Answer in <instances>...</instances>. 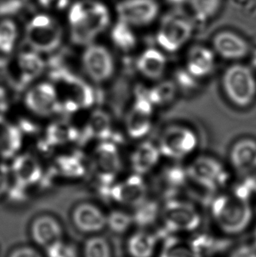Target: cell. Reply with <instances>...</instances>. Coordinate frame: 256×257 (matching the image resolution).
<instances>
[{"instance_id": "7bdbcfd3", "label": "cell", "mask_w": 256, "mask_h": 257, "mask_svg": "<svg viewBox=\"0 0 256 257\" xmlns=\"http://www.w3.org/2000/svg\"><path fill=\"white\" fill-rule=\"evenodd\" d=\"M86 6L81 3H75L69 11V20L71 26L78 24L84 18Z\"/></svg>"}, {"instance_id": "9a60e30c", "label": "cell", "mask_w": 256, "mask_h": 257, "mask_svg": "<svg viewBox=\"0 0 256 257\" xmlns=\"http://www.w3.org/2000/svg\"><path fill=\"white\" fill-rule=\"evenodd\" d=\"M212 49L218 57L225 60L241 62L250 54V47L246 39L234 32L221 31L212 41Z\"/></svg>"}, {"instance_id": "4fadbf2b", "label": "cell", "mask_w": 256, "mask_h": 257, "mask_svg": "<svg viewBox=\"0 0 256 257\" xmlns=\"http://www.w3.org/2000/svg\"><path fill=\"white\" fill-rule=\"evenodd\" d=\"M27 108L36 115L46 117L60 109L58 94L54 84L43 82L32 87L25 96Z\"/></svg>"}, {"instance_id": "603a6c76", "label": "cell", "mask_w": 256, "mask_h": 257, "mask_svg": "<svg viewBox=\"0 0 256 257\" xmlns=\"http://www.w3.org/2000/svg\"><path fill=\"white\" fill-rule=\"evenodd\" d=\"M161 157L162 154L157 145L150 142H142L132 154V169L135 174L145 175L156 167Z\"/></svg>"}, {"instance_id": "d590c367", "label": "cell", "mask_w": 256, "mask_h": 257, "mask_svg": "<svg viewBox=\"0 0 256 257\" xmlns=\"http://www.w3.org/2000/svg\"><path fill=\"white\" fill-rule=\"evenodd\" d=\"M222 0H190V6L197 19L205 21L214 17L220 9Z\"/></svg>"}, {"instance_id": "e0dca14e", "label": "cell", "mask_w": 256, "mask_h": 257, "mask_svg": "<svg viewBox=\"0 0 256 257\" xmlns=\"http://www.w3.org/2000/svg\"><path fill=\"white\" fill-rule=\"evenodd\" d=\"M216 64V54L212 48L197 45L188 51L183 66L195 78L203 81L213 74Z\"/></svg>"}, {"instance_id": "7a4b0ae2", "label": "cell", "mask_w": 256, "mask_h": 257, "mask_svg": "<svg viewBox=\"0 0 256 257\" xmlns=\"http://www.w3.org/2000/svg\"><path fill=\"white\" fill-rule=\"evenodd\" d=\"M210 211L219 227L228 235L243 232L252 218V211L248 201L232 193L220 194L210 199Z\"/></svg>"}, {"instance_id": "7c38bea8", "label": "cell", "mask_w": 256, "mask_h": 257, "mask_svg": "<svg viewBox=\"0 0 256 257\" xmlns=\"http://www.w3.org/2000/svg\"><path fill=\"white\" fill-rule=\"evenodd\" d=\"M120 21L134 26L151 24L159 15L156 0H123L117 6Z\"/></svg>"}, {"instance_id": "836d02e7", "label": "cell", "mask_w": 256, "mask_h": 257, "mask_svg": "<svg viewBox=\"0 0 256 257\" xmlns=\"http://www.w3.org/2000/svg\"><path fill=\"white\" fill-rule=\"evenodd\" d=\"M163 173V179L165 184L169 187V193L171 194L168 198L173 197L176 190L184 187L185 184L189 181L186 166L183 167L180 164H172L167 168Z\"/></svg>"}, {"instance_id": "e575fe53", "label": "cell", "mask_w": 256, "mask_h": 257, "mask_svg": "<svg viewBox=\"0 0 256 257\" xmlns=\"http://www.w3.org/2000/svg\"><path fill=\"white\" fill-rule=\"evenodd\" d=\"M137 209L133 217V223L141 227L153 224L159 213V207L154 201L145 200L136 206Z\"/></svg>"}, {"instance_id": "7dc6e473", "label": "cell", "mask_w": 256, "mask_h": 257, "mask_svg": "<svg viewBox=\"0 0 256 257\" xmlns=\"http://www.w3.org/2000/svg\"><path fill=\"white\" fill-rule=\"evenodd\" d=\"M41 6L45 8L55 7L56 9H63L69 4V0H39Z\"/></svg>"}, {"instance_id": "d6986e66", "label": "cell", "mask_w": 256, "mask_h": 257, "mask_svg": "<svg viewBox=\"0 0 256 257\" xmlns=\"http://www.w3.org/2000/svg\"><path fill=\"white\" fill-rule=\"evenodd\" d=\"M63 228L60 223L51 216H42L33 221L31 235L36 244L48 248L63 241Z\"/></svg>"}, {"instance_id": "f546056e", "label": "cell", "mask_w": 256, "mask_h": 257, "mask_svg": "<svg viewBox=\"0 0 256 257\" xmlns=\"http://www.w3.org/2000/svg\"><path fill=\"white\" fill-rule=\"evenodd\" d=\"M111 39L114 45L124 52H129L136 45V37L129 25L120 21L113 27Z\"/></svg>"}, {"instance_id": "b9f144b4", "label": "cell", "mask_w": 256, "mask_h": 257, "mask_svg": "<svg viewBox=\"0 0 256 257\" xmlns=\"http://www.w3.org/2000/svg\"><path fill=\"white\" fill-rule=\"evenodd\" d=\"M25 0H6L0 4V15H15L22 10Z\"/></svg>"}, {"instance_id": "f35d334b", "label": "cell", "mask_w": 256, "mask_h": 257, "mask_svg": "<svg viewBox=\"0 0 256 257\" xmlns=\"http://www.w3.org/2000/svg\"><path fill=\"white\" fill-rule=\"evenodd\" d=\"M84 257H111V247L102 237L95 236L86 241Z\"/></svg>"}, {"instance_id": "f1b7e54d", "label": "cell", "mask_w": 256, "mask_h": 257, "mask_svg": "<svg viewBox=\"0 0 256 257\" xmlns=\"http://www.w3.org/2000/svg\"><path fill=\"white\" fill-rule=\"evenodd\" d=\"M78 132L72 124L66 121H57L48 126L47 142L51 146H58L75 140Z\"/></svg>"}, {"instance_id": "681fc988", "label": "cell", "mask_w": 256, "mask_h": 257, "mask_svg": "<svg viewBox=\"0 0 256 257\" xmlns=\"http://www.w3.org/2000/svg\"><path fill=\"white\" fill-rule=\"evenodd\" d=\"M249 59H250L249 66H250L252 69L256 72V48L255 49L250 51V54H249Z\"/></svg>"}, {"instance_id": "d4e9b609", "label": "cell", "mask_w": 256, "mask_h": 257, "mask_svg": "<svg viewBox=\"0 0 256 257\" xmlns=\"http://www.w3.org/2000/svg\"><path fill=\"white\" fill-rule=\"evenodd\" d=\"M21 130L0 115V157H15L22 146Z\"/></svg>"}, {"instance_id": "1f68e13d", "label": "cell", "mask_w": 256, "mask_h": 257, "mask_svg": "<svg viewBox=\"0 0 256 257\" xmlns=\"http://www.w3.org/2000/svg\"><path fill=\"white\" fill-rule=\"evenodd\" d=\"M57 171L68 178H80L85 173V166L79 157L74 154L60 156L56 161Z\"/></svg>"}, {"instance_id": "9c48e42d", "label": "cell", "mask_w": 256, "mask_h": 257, "mask_svg": "<svg viewBox=\"0 0 256 257\" xmlns=\"http://www.w3.org/2000/svg\"><path fill=\"white\" fill-rule=\"evenodd\" d=\"M165 229L167 233L191 232L199 227L201 217L195 207L175 196L167 199L163 208Z\"/></svg>"}, {"instance_id": "ba28073f", "label": "cell", "mask_w": 256, "mask_h": 257, "mask_svg": "<svg viewBox=\"0 0 256 257\" xmlns=\"http://www.w3.org/2000/svg\"><path fill=\"white\" fill-rule=\"evenodd\" d=\"M193 27L186 18L177 15L164 17L156 34V42L164 52L174 54L182 49L192 38Z\"/></svg>"}, {"instance_id": "ab89813d", "label": "cell", "mask_w": 256, "mask_h": 257, "mask_svg": "<svg viewBox=\"0 0 256 257\" xmlns=\"http://www.w3.org/2000/svg\"><path fill=\"white\" fill-rule=\"evenodd\" d=\"M133 218L123 211H116L107 216V226L116 233H123L132 226Z\"/></svg>"}, {"instance_id": "bcb514c9", "label": "cell", "mask_w": 256, "mask_h": 257, "mask_svg": "<svg viewBox=\"0 0 256 257\" xmlns=\"http://www.w3.org/2000/svg\"><path fill=\"white\" fill-rule=\"evenodd\" d=\"M9 257H42L36 250L30 247H21L11 253Z\"/></svg>"}, {"instance_id": "30bf717a", "label": "cell", "mask_w": 256, "mask_h": 257, "mask_svg": "<svg viewBox=\"0 0 256 257\" xmlns=\"http://www.w3.org/2000/svg\"><path fill=\"white\" fill-rule=\"evenodd\" d=\"M154 108L146 92L138 94L126 117V130L131 138L140 139L149 134L153 125Z\"/></svg>"}, {"instance_id": "3957f363", "label": "cell", "mask_w": 256, "mask_h": 257, "mask_svg": "<svg viewBox=\"0 0 256 257\" xmlns=\"http://www.w3.org/2000/svg\"><path fill=\"white\" fill-rule=\"evenodd\" d=\"M162 157L181 162L195 154L199 146L198 133L183 123H172L164 128L157 144Z\"/></svg>"}, {"instance_id": "2e32d148", "label": "cell", "mask_w": 256, "mask_h": 257, "mask_svg": "<svg viewBox=\"0 0 256 257\" xmlns=\"http://www.w3.org/2000/svg\"><path fill=\"white\" fill-rule=\"evenodd\" d=\"M228 162L231 170L243 176L256 172V140L253 138L237 139L228 152Z\"/></svg>"}, {"instance_id": "cb8c5ba5", "label": "cell", "mask_w": 256, "mask_h": 257, "mask_svg": "<svg viewBox=\"0 0 256 257\" xmlns=\"http://www.w3.org/2000/svg\"><path fill=\"white\" fill-rule=\"evenodd\" d=\"M231 241L219 238L210 234H198L192 237L189 247L194 257H212L225 251Z\"/></svg>"}, {"instance_id": "6da1fadb", "label": "cell", "mask_w": 256, "mask_h": 257, "mask_svg": "<svg viewBox=\"0 0 256 257\" xmlns=\"http://www.w3.org/2000/svg\"><path fill=\"white\" fill-rule=\"evenodd\" d=\"M221 88L233 106L249 108L256 100V72L249 65L232 63L222 72Z\"/></svg>"}, {"instance_id": "5b68a950", "label": "cell", "mask_w": 256, "mask_h": 257, "mask_svg": "<svg viewBox=\"0 0 256 257\" xmlns=\"http://www.w3.org/2000/svg\"><path fill=\"white\" fill-rule=\"evenodd\" d=\"M54 81L60 108L63 107V109L70 112L85 109L93 105V90L82 80L69 73H59Z\"/></svg>"}, {"instance_id": "60d3db41", "label": "cell", "mask_w": 256, "mask_h": 257, "mask_svg": "<svg viewBox=\"0 0 256 257\" xmlns=\"http://www.w3.org/2000/svg\"><path fill=\"white\" fill-rule=\"evenodd\" d=\"M46 257H74L73 250L63 241L46 248Z\"/></svg>"}, {"instance_id": "83f0119b", "label": "cell", "mask_w": 256, "mask_h": 257, "mask_svg": "<svg viewBox=\"0 0 256 257\" xmlns=\"http://www.w3.org/2000/svg\"><path fill=\"white\" fill-rule=\"evenodd\" d=\"M157 241V235L144 231L136 232L128 241V251L132 257H152Z\"/></svg>"}, {"instance_id": "8d00e7d4", "label": "cell", "mask_w": 256, "mask_h": 257, "mask_svg": "<svg viewBox=\"0 0 256 257\" xmlns=\"http://www.w3.org/2000/svg\"><path fill=\"white\" fill-rule=\"evenodd\" d=\"M18 36L16 24L12 20H3L0 22V52L9 54L15 47Z\"/></svg>"}, {"instance_id": "ee69618b", "label": "cell", "mask_w": 256, "mask_h": 257, "mask_svg": "<svg viewBox=\"0 0 256 257\" xmlns=\"http://www.w3.org/2000/svg\"><path fill=\"white\" fill-rule=\"evenodd\" d=\"M229 257H256V247L254 244H242L234 249Z\"/></svg>"}, {"instance_id": "c3c4849f", "label": "cell", "mask_w": 256, "mask_h": 257, "mask_svg": "<svg viewBox=\"0 0 256 257\" xmlns=\"http://www.w3.org/2000/svg\"><path fill=\"white\" fill-rule=\"evenodd\" d=\"M7 106V96H6L4 90L0 88V115H1V113L6 111Z\"/></svg>"}, {"instance_id": "484cf974", "label": "cell", "mask_w": 256, "mask_h": 257, "mask_svg": "<svg viewBox=\"0 0 256 257\" xmlns=\"http://www.w3.org/2000/svg\"><path fill=\"white\" fill-rule=\"evenodd\" d=\"M146 92L154 107H165L175 100L179 91L172 79H162Z\"/></svg>"}, {"instance_id": "f6af8a7d", "label": "cell", "mask_w": 256, "mask_h": 257, "mask_svg": "<svg viewBox=\"0 0 256 257\" xmlns=\"http://www.w3.org/2000/svg\"><path fill=\"white\" fill-rule=\"evenodd\" d=\"M9 188V169L6 165L0 163V196Z\"/></svg>"}, {"instance_id": "d6a6232c", "label": "cell", "mask_w": 256, "mask_h": 257, "mask_svg": "<svg viewBox=\"0 0 256 257\" xmlns=\"http://www.w3.org/2000/svg\"><path fill=\"white\" fill-rule=\"evenodd\" d=\"M172 81L177 87L179 93L192 94L199 90L202 81L195 78L186 70L184 66H180L174 70Z\"/></svg>"}, {"instance_id": "74e56055", "label": "cell", "mask_w": 256, "mask_h": 257, "mask_svg": "<svg viewBox=\"0 0 256 257\" xmlns=\"http://www.w3.org/2000/svg\"><path fill=\"white\" fill-rule=\"evenodd\" d=\"M160 257H194L189 246L184 245L179 238L168 235L164 238Z\"/></svg>"}, {"instance_id": "ac0fdd59", "label": "cell", "mask_w": 256, "mask_h": 257, "mask_svg": "<svg viewBox=\"0 0 256 257\" xmlns=\"http://www.w3.org/2000/svg\"><path fill=\"white\" fill-rule=\"evenodd\" d=\"M147 188L141 175L135 174L116 184L111 190V196L122 203L138 206L146 200Z\"/></svg>"}, {"instance_id": "4316f807", "label": "cell", "mask_w": 256, "mask_h": 257, "mask_svg": "<svg viewBox=\"0 0 256 257\" xmlns=\"http://www.w3.org/2000/svg\"><path fill=\"white\" fill-rule=\"evenodd\" d=\"M43 59L34 51H26L18 57V68L21 78L25 82H30L39 78L45 69Z\"/></svg>"}, {"instance_id": "4dcf8cb0", "label": "cell", "mask_w": 256, "mask_h": 257, "mask_svg": "<svg viewBox=\"0 0 256 257\" xmlns=\"http://www.w3.org/2000/svg\"><path fill=\"white\" fill-rule=\"evenodd\" d=\"M88 128L93 137L106 140L111 136L112 130L111 117L105 111L96 110L90 116Z\"/></svg>"}, {"instance_id": "44dd1931", "label": "cell", "mask_w": 256, "mask_h": 257, "mask_svg": "<svg viewBox=\"0 0 256 257\" xmlns=\"http://www.w3.org/2000/svg\"><path fill=\"white\" fill-rule=\"evenodd\" d=\"M72 219L75 226L86 233L100 232L107 226V216L91 204H81L76 207Z\"/></svg>"}, {"instance_id": "7402d4cb", "label": "cell", "mask_w": 256, "mask_h": 257, "mask_svg": "<svg viewBox=\"0 0 256 257\" xmlns=\"http://www.w3.org/2000/svg\"><path fill=\"white\" fill-rule=\"evenodd\" d=\"M12 172L15 181L21 187H28L36 184L42 178L40 163L36 157L30 154L18 156L14 160Z\"/></svg>"}, {"instance_id": "5bb4252c", "label": "cell", "mask_w": 256, "mask_h": 257, "mask_svg": "<svg viewBox=\"0 0 256 257\" xmlns=\"http://www.w3.org/2000/svg\"><path fill=\"white\" fill-rule=\"evenodd\" d=\"M82 63L86 73L96 82L106 81L114 71L112 57L102 45H89L83 54Z\"/></svg>"}, {"instance_id": "8992f818", "label": "cell", "mask_w": 256, "mask_h": 257, "mask_svg": "<svg viewBox=\"0 0 256 257\" xmlns=\"http://www.w3.org/2000/svg\"><path fill=\"white\" fill-rule=\"evenodd\" d=\"M26 42L38 53L52 52L59 48L63 39L60 24L48 15L34 17L26 28Z\"/></svg>"}, {"instance_id": "8fae6325", "label": "cell", "mask_w": 256, "mask_h": 257, "mask_svg": "<svg viewBox=\"0 0 256 257\" xmlns=\"http://www.w3.org/2000/svg\"><path fill=\"white\" fill-rule=\"evenodd\" d=\"M93 172L99 181L109 184L118 175L121 168L120 154L117 146L108 141L101 142L93 156Z\"/></svg>"}, {"instance_id": "52a82bcc", "label": "cell", "mask_w": 256, "mask_h": 257, "mask_svg": "<svg viewBox=\"0 0 256 257\" xmlns=\"http://www.w3.org/2000/svg\"><path fill=\"white\" fill-rule=\"evenodd\" d=\"M110 14L105 5L98 2L86 6L85 15L78 24L71 26V40L75 45H90L108 27Z\"/></svg>"}, {"instance_id": "f907efd6", "label": "cell", "mask_w": 256, "mask_h": 257, "mask_svg": "<svg viewBox=\"0 0 256 257\" xmlns=\"http://www.w3.org/2000/svg\"><path fill=\"white\" fill-rule=\"evenodd\" d=\"M254 245L256 247V228L255 230V233H254Z\"/></svg>"}, {"instance_id": "277c9868", "label": "cell", "mask_w": 256, "mask_h": 257, "mask_svg": "<svg viewBox=\"0 0 256 257\" xmlns=\"http://www.w3.org/2000/svg\"><path fill=\"white\" fill-rule=\"evenodd\" d=\"M189 181L207 193H215L231 181V172L213 156H197L186 166Z\"/></svg>"}, {"instance_id": "ffe728a7", "label": "cell", "mask_w": 256, "mask_h": 257, "mask_svg": "<svg viewBox=\"0 0 256 257\" xmlns=\"http://www.w3.org/2000/svg\"><path fill=\"white\" fill-rule=\"evenodd\" d=\"M168 66V59L165 52L156 48H147L137 60V68L140 73L152 81L163 79Z\"/></svg>"}]
</instances>
